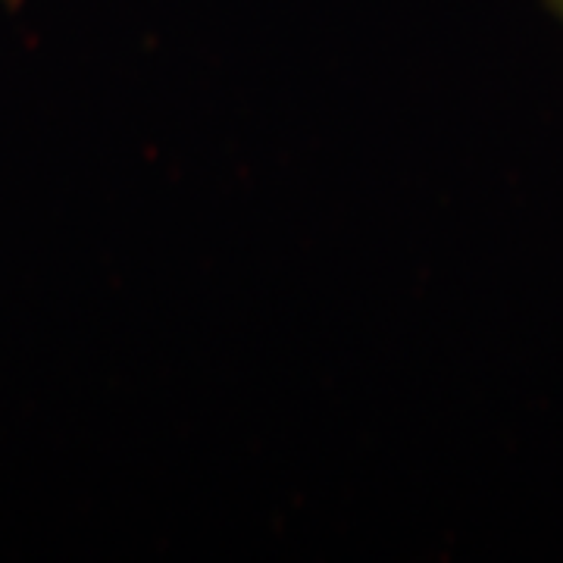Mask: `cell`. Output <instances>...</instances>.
Returning <instances> with one entry per match:
<instances>
[{"label": "cell", "mask_w": 563, "mask_h": 563, "mask_svg": "<svg viewBox=\"0 0 563 563\" xmlns=\"http://www.w3.org/2000/svg\"><path fill=\"white\" fill-rule=\"evenodd\" d=\"M558 7H561V10H563V0H558Z\"/></svg>", "instance_id": "cell-1"}]
</instances>
